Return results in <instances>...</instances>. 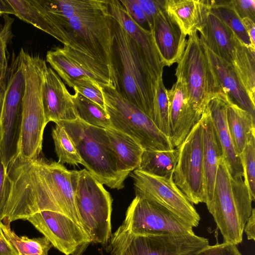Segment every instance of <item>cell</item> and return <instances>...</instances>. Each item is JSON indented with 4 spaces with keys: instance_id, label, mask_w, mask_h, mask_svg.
Instances as JSON below:
<instances>
[{
    "instance_id": "cell-1",
    "label": "cell",
    "mask_w": 255,
    "mask_h": 255,
    "mask_svg": "<svg viewBox=\"0 0 255 255\" xmlns=\"http://www.w3.org/2000/svg\"><path fill=\"white\" fill-rule=\"evenodd\" d=\"M8 194L0 216L3 223L26 219L41 211L62 213L82 227L77 209L72 171L58 162L15 157L7 169Z\"/></svg>"
},
{
    "instance_id": "cell-2",
    "label": "cell",
    "mask_w": 255,
    "mask_h": 255,
    "mask_svg": "<svg viewBox=\"0 0 255 255\" xmlns=\"http://www.w3.org/2000/svg\"><path fill=\"white\" fill-rule=\"evenodd\" d=\"M111 17L116 89L151 119L157 79L134 40Z\"/></svg>"
},
{
    "instance_id": "cell-3",
    "label": "cell",
    "mask_w": 255,
    "mask_h": 255,
    "mask_svg": "<svg viewBox=\"0 0 255 255\" xmlns=\"http://www.w3.org/2000/svg\"><path fill=\"white\" fill-rule=\"evenodd\" d=\"M55 123L65 130L82 164L99 182L111 189L124 188L129 173L123 170L105 129L90 125L79 118Z\"/></svg>"
},
{
    "instance_id": "cell-4",
    "label": "cell",
    "mask_w": 255,
    "mask_h": 255,
    "mask_svg": "<svg viewBox=\"0 0 255 255\" xmlns=\"http://www.w3.org/2000/svg\"><path fill=\"white\" fill-rule=\"evenodd\" d=\"M252 201L243 178L231 177L222 157L219 164L211 205L208 207L224 243L237 245L251 214Z\"/></svg>"
},
{
    "instance_id": "cell-5",
    "label": "cell",
    "mask_w": 255,
    "mask_h": 255,
    "mask_svg": "<svg viewBox=\"0 0 255 255\" xmlns=\"http://www.w3.org/2000/svg\"><path fill=\"white\" fill-rule=\"evenodd\" d=\"M25 80L20 133L16 157L22 160L38 158L47 125L42 100L45 61L21 49L19 52Z\"/></svg>"
},
{
    "instance_id": "cell-6",
    "label": "cell",
    "mask_w": 255,
    "mask_h": 255,
    "mask_svg": "<svg viewBox=\"0 0 255 255\" xmlns=\"http://www.w3.org/2000/svg\"><path fill=\"white\" fill-rule=\"evenodd\" d=\"M188 36L184 51L177 63L175 76L183 83L189 105L199 120L214 98L231 102L219 83L197 30Z\"/></svg>"
},
{
    "instance_id": "cell-7",
    "label": "cell",
    "mask_w": 255,
    "mask_h": 255,
    "mask_svg": "<svg viewBox=\"0 0 255 255\" xmlns=\"http://www.w3.org/2000/svg\"><path fill=\"white\" fill-rule=\"evenodd\" d=\"M77 209L91 242L107 244L112 235L113 199L103 185L88 170H71Z\"/></svg>"
},
{
    "instance_id": "cell-8",
    "label": "cell",
    "mask_w": 255,
    "mask_h": 255,
    "mask_svg": "<svg viewBox=\"0 0 255 255\" xmlns=\"http://www.w3.org/2000/svg\"><path fill=\"white\" fill-rule=\"evenodd\" d=\"M105 108L111 127L132 137L144 150L173 149L170 138L152 119L124 98L113 86L102 88Z\"/></svg>"
},
{
    "instance_id": "cell-9",
    "label": "cell",
    "mask_w": 255,
    "mask_h": 255,
    "mask_svg": "<svg viewBox=\"0 0 255 255\" xmlns=\"http://www.w3.org/2000/svg\"><path fill=\"white\" fill-rule=\"evenodd\" d=\"M64 36L65 46L105 63L115 74L112 27L108 7L73 16L64 28Z\"/></svg>"
},
{
    "instance_id": "cell-10",
    "label": "cell",
    "mask_w": 255,
    "mask_h": 255,
    "mask_svg": "<svg viewBox=\"0 0 255 255\" xmlns=\"http://www.w3.org/2000/svg\"><path fill=\"white\" fill-rule=\"evenodd\" d=\"M1 119L0 153L5 169L17 156L23 110L25 80L21 57L13 56L7 70Z\"/></svg>"
},
{
    "instance_id": "cell-11",
    "label": "cell",
    "mask_w": 255,
    "mask_h": 255,
    "mask_svg": "<svg viewBox=\"0 0 255 255\" xmlns=\"http://www.w3.org/2000/svg\"><path fill=\"white\" fill-rule=\"evenodd\" d=\"M135 236L194 235L193 227L167 209L135 196L123 223Z\"/></svg>"
},
{
    "instance_id": "cell-12",
    "label": "cell",
    "mask_w": 255,
    "mask_h": 255,
    "mask_svg": "<svg viewBox=\"0 0 255 255\" xmlns=\"http://www.w3.org/2000/svg\"><path fill=\"white\" fill-rule=\"evenodd\" d=\"M177 148L173 180L190 203H205L203 129L199 121Z\"/></svg>"
},
{
    "instance_id": "cell-13",
    "label": "cell",
    "mask_w": 255,
    "mask_h": 255,
    "mask_svg": "<svg viewBox=\"0 0 255 255\" xmlns=\"http://www.w3.org/2000/svg\"><path fill=\"white\" fill-rule=\"evenodd\" d=\"M132 171L129 175L133 180L135 196L167 209L192 227L198 226L199 214L173 178L153 175L138 169Z\"/></svg>"
},
{
    "instance_id": "cell-14",
    "label": "cell",
    "mask_w": 255,
    "mask_h": 255,
    "mask_svg": "<svg viewBox=\"0 0 255 255\" xmlns=\"http://www.w3.org/2000/svg\"><path fill=\"white\" fill-rule=\"evenodd\" d=\"M122 255H194L209 245L207 238L190 236H135L122 224L117 229Z\"/></svg>"
},
{
    "instance_id": "cell-15",
    "label": "cell",
    "mask_w": 255,
    "mask_h": 255,
    "mask_svg": "<svg viewBox=\"0 0 255 255\" xmlns=\"http://www.w3.org/2000/svg\"><path fill=\"white\" fill-rule=\"evenodd\" d=\"M46 58L58 75L71 88L74 80L87 77L101 88H116L115 75L108 66L68 46L64 45L48 51Z\"/></svg>"
},
{
    "instance_id": "cell-16",
    "label": "cell",
    "mask_w": 255,
    "mask_h": 255,
    "mask_svg": "<svg viewBox=\"0 0 255 255\" xmlns=\"http://www.w3.org/2000/svg\"><path fill=\"white\" fill-rule=\"evenodd\" d=\"M28 221L52 246L65 255H73L78 248L91 240L84 229L68 216L57 212L41 211Z\"/></svg>"
},
{
    "instance_id": "cell-17",
    "label": "cell",
    "mask_w": 255,
    "mask_h": 255,
    "mask_svg": "<svg viewBox=\"0 0 255 255\" xmlns=\"http://www.w3.org/2000/svg\"><path fill=\"white\" fill-rule=\"evenodd\" d=\"M42 100L47 124L78 118L72 95L58 74L47 66L43 75Z\"/></svg>"
},
{
    "instance_id": "cell-18",
    "label": "cell",
    "mask_w": 255,
    "mask_h": 255,
    "mask_svg": "<svg viewBox=\"0 0 255 255\" xmlns=\"http://www.w3.org/2000/svg\"><path fill=\"white\" fill-rule=\"evenodd\" d=\"M151 32L164 66L177 63L185 48L186 36L165 7L154 18Z\"/></svg>"
},
{
    "instance_id": "cell-19",
    "label": "cell",
    "mask_w": 255,
    "mask_h": 255,
    "mask_svg": "<svg viewBox=\"0 0 255 255\" xmlns=\"http://www.w3.org/2000/svg\"><path fill=\"white\" fill-rule=\"evenodd\" d=\"M170 128V140L177 148L184 140L193 126L199 121L188 102L183 83L179 80L167 91Z\"/></svg>"
},
{
    "instance_id": "cell-20",
    "label": "cell",
    "mask_w": 255,
    "mask_h": 255,
    "mask_svg": "<svg viewBox=\"0 0 255 255\" xmlns=\"http://www.w3.org/2000/svg\"><path fill=\"white\" fill-rule=\"evenodd\" d=\"M110 15L118 21L136 42L153 71L157 79L163 75V64L151 31L136 23L128 13L120 0H109Z\"/></svg>"
},
{
    "instance_id": "cell-21",
    "label": "cell",
    "mask_w": 255,
    "mask_h": 255,
    "mask_svg": "<svg viewBox=\"0 0 255 255\" xmlns=\"http://www.w3.org/2000/svg\"><path fill=\"white\" fill-rule=\"evenodd\" d=\"M203 129L205 203L211 204L218 168L223 153L208 107L200 119Z\"/></svg>"
},
{
    "instance_id": "cell-22",
    "label": "cell",
    "mask_w": 255,
    "mask_h": 255,
    "mask_svg": "<svg viewBox=\"0 0 255 255\" xmlns=\"http://www.w3.org/2000/svg\"><path fill=\"white\" fill-rule=\"evenodd\" d=\"M209 5L197 30L203 44L220 58L231 64L236 36L219 18L210 11Z\"/></svg>"
},
{
    "instance_id": "cell-23",
    "label": "cell",
    "mask_w": 255,
    "mask_h": 255,
    "mask_svg": "<svg viewBox=\"0 0 255 255\" xmlns=\"http://www.w3.org/2000/svg\"><path fill=\"white\" fill-rule=\"evenodd\" d=\"M228 104L221 99L216 98L210 101L208 107L221 145L223 157L230 175L235 179L244 178L241 158L235 150L228 128L226 108Z\"/></svg>"
},
{
    "instance_id": "cell-24",
    "label": "cell",
    "mask_w": 255,
    "mask_h": 255,
    "mask_svg": "<svg viewBox=\"0 0 255 255\" xmlns=\"http://www.w3.org/2000/svg\"><path fill=\"white\" fill-rule=\"evenodd\" d=\"M204 46L219 83L230 102L255 117V104L239 80L232 65Z\"/></svg>"
},
{
    "instance_id": "cell-25",
    "label": "cell",
    "mask_w": 255,
    "mask_h": 255,
    "mask_svg": "<svg viewBox=\"0 0 255 255\" xmlns=\"http://www.w3.org/2000/svg\"><path fill=\"white\" fill-rule=\"evenodd\" d=\"M208 7L209 0H165L166 10L174 18L186 36L197 30Z\"/></svg>"
},
{
    "instance_id": "cell-26",
    "label": "cell",
    "mask_w": 255,
    "mask_h": 255,
    "mask_svg": "<svg viewBox=\"0 0 255 255\" xmlns=\"http://www.w3.org/2000/svg\"><path fill=\"white\" fill-rule=\"evenodd\" d=\"M255 118L234 104H227L228 128L235 150L240 156L248 142L255 135Z\"/></svg>"
},
{
    "instance_id": "cell-27",
    "label": "cell",
    "mask_w": 255,
    "mask_h": 255,
    "mask_svg": "<svg viewBox=\"0 0 255 255\" xmlns=\"http://www.w3.org/2000/svg\"><path fill=\"white\" fill-rule=\"evenodd\" d=\"M231 64L251 101L255 104V49L237 37Z\"/></svg>"
},
{
    "instance_id": "cell-28",
    "label": "cell",
    "mask_w": 255,
    "mask_h": 255,
    "mask_svg": "<svg viewBox=\"0 0 255 255\" xmlns=\"http://www.w3.org/2000/svg\"><path fill=\"white\" fill-rule=\"evenodd\" d=\"M106 131L122 169L130 173L139 167L144 149L128 135L112 127Z\"/></svg>"
},
{
    "instance_id": "cell-29",
    "label": "cell",
    "mask_w": 255,
    "mask_h": 255,
    "mask_svg": "<svg viewBox=\"0 0 255 255\" xmlns=\"http://www.w3.org/2000/svg\"><path fill=\"white\" fill-rule=\"evenodd\" d=\"M179 155V149L167 150H144L137 168L149 174L173 178Z\"/></svg>"
},
{
    "instance_id": "cell-30",
    "label": "cell",
    "mask_w": 255,
    "mask_h": 255,
    "mask_svg": "<svg viewBox=\"0 0 255 255\" xmlns=\"http://www.w3.org/2000/svg\"><path fill=\"white\" fill-rule=\"evenodd\" d=\"M1 228L5 238L18 252L19 255H48L52 245L44 236L30 239L17 236L10 224L1 223Z\"/></svg>"
},
{
    "instance_id": "cell-31",
    "label": "cell",
    "mask_w": 255,
    "mask_h": 255,
    "mask_svg": "<svg viewBox=\"0 0 255 255\" xmlns=\"http://www.w3.org/2000/svg\"><path fill=\"white\" fill-rule=\"evenodd\" d=\"M78 118L86 123L96 127L106 129L111 127L106 110L79 93L72 95Z\"/></svg>"
},
{
    "instance_id": "cell-32",
    "label": "cell",
    "mask_w": 255,
    "mask_h": 255,
    "mask_svg": "<svg viewBox=\"0 0 255 255\" xmlns=\"http://www.w3.org/2000/svg\"><path fill=\"white\" fill-rule=\"evenodd\" d=\"M209 5L210 11L224 22L242 43L252 47L242 19L229 4L228 0H209Z\"/></svg>"
},
{
    "instance_id": "cell-33",
    "label": "cell",
    "mask_w": 255,
    "mask_h": 255,
    "mask_svg": "<svg viewBox=\"0 0 255 255\" xmlns=\"http://www.w3.org/2000/svg\"><path fill=\"white\" fill-rule=\"evenodd\" d=\"M162 76L157 78L153 101L152 120L157 128L170 138L168 100Z\"/></svg>"
},
{
    "instance_id": "cell-34",
    "label": "cell",
    "mask_w": 255,
    "mask_h": 255,
    "mask_svg": "<svg viewBox=\"0 0 255 255\" xmlns=\"http://www.w3.org/2000/svg\"><path fill=\"white\" fill-rule=\"evenodd\" d=\"M52 136L58 163L73 166L82 164V160L73 142L62 126L55 124L52 130Z\"/></svg>"
},
{
    "instance_id": "cell-35",
    "label": "cell",
    "mask_w": 255,
    "mask_h": 255,
    "mask_svg": "<svg viewBox=\"0 0 255 255\" xmlns=\"http://www.w3.org/2000/svg\"><path fill=\"white\" fill-rule=\"evenodd\" d=\"M240 158L244 172V180L253 201L255 199V135L248 142Z\"/></svg>"
},
{
    "instance_id": "cell-36",
    "label": "cell",
    "mask_w": 255,
    "mask_h": 255,
    "mask_svg": "<svg viewBox=\"0 0 255 255\" xmlns=\"http://www.w3.org/2000/svg\"><path fill=\"white\" fill-rule=\"evenodd\" d=\"M3 24L0 26V86L6 81L7 72V46L12 37L13 19L5 14Z\"/></svg>"
},
{
    "instance_id": "cell-37",
    "label": "cell",
    "mask_w": 255,
    "mask_h": 255,
    "mask_svg": "<svg viewBox=\"0 0 255 255\" xmlns=\"http://www.w3.org/2000/svg\"><path fill=\"white\" fill-rule=\"evenodd\" d=\"M72 88L86 98L105 109L101 86L91 78L84 77L74 80Z\"/></svg>"
},
{
    "instance_id": "cell-38",
    "label": "cell",
    "mask_w": 255,
    "mask_h": 255,
    "mask_svg": "<svg viewBox=\"0 0 255 255\" xmlns=\"http://www.w3.org/2000/svg\"><path fill=\"white\" fill-rule=\"evenodd\" d=\"M133 20L145 30L150 31L145 13L136 0H120Z\"/></svg>"
},
{
    "instance_id": "cell-39",
    "label": "cell",
    "mask_w": 255,
    "mask_h": 255,
    "mask_svg": "<svg viewBox=\"0 0 255 255\" xmlns=\"http://www.w3.org/2000/svg\"><path fill=\"white\" fill-rule=\"evenodd\" d=\"M228 3L241 19L248 18L255 22V0H228Z\"/></svg>"
},
{
    "instance_id": "cell-40",
    "label": "cell",
    "mask_w": 255,
    "mask_h": 255,
    "mask_svg": "<svg viewBox=\"0 0 255 255\" xmlns=\"http://www.w3.org/2000/svg\"><path fill=\"white\" fill-rule=\"evenodd\" d=\"M194 255H242L236 245L223 243L207 246Z\"/></svg>"
},
{
    "instance_id": "cell-41",
    "label": "cell",
    "mask_w": 255,
    "mask_h": 255,
    "mask_svg": "<svg viewBox=\"0 0 255 255\" xmlns=\"http://www.w3.org/2000/svg\"><path fill=\"white\" fill-rule=\"evenodd\" d=\"M165 0H136L145 14L150 31L153 21L158 12L165 7Z\"/></svg>"
},
{
    "instance_id": "cell-42",
    "label": "cell",
    "mask_w": 255,
    "mask_h": 255,
    "mask_svg": "<svg viewBox=\"0 0 255 255\" xmlns=\"http://www.w3.org/2000/svg\"><path fill=\"white\" fill-rule=\"evenodd\" d=\"M8 194L7 170L0 153V216L7 201Z\"/></svg>"
},
{
    "instance_id": "cell-43",
    "label": "cell",
    "mask_w": 255,
    "mask_h": 255,
    "mask_svg": "<svg viewBox=\"0 0 255 255\" xmlns=\"http://www.w3.org/2000/svg\"><path fill=\"white\" fill-rule=\"evenodd\" d=\"M255 210L253 208L251 214L248 219L245 225L244 231L245 232L249 240H255Z\"/></svg>"
},
{
    "instance_id": "cell-44",
    "label": "cell",
    "mask_w": 255,
    "mask_h": 255,
    "mask_svg": "<svg viewBox=\"0 0 255 255\" xmlns=\"http://www.w3.org/2000/svg\"><path fill=\"white\" fill-rule=\"evenodd\" d=\"M0 255H19L10 242L1 235H0Z\"/></svg>"
},
{
    "instance_id": "cell-45",
    "label": "cell",
    "mask_w": 255,
    "mask_h": 255,
    "mask_svg": "<svg viewBox=\"0 0 255 255\" xmlns=\"http://www.w3.org/2000/svg\"><path fill=\"white\" fill-rule=\"evenodd\" d=\"M242 21L249 37L251 45L255 49V22L248 18H243Z\"/></svg>"
},
{
    "instance_id": "cell-46",
    "label": "cell",
    "mask_w": 255,
    "mask_h": 255,
    "mask_svg": "<svg viewBox=\"0 0 255 255\" xmlns=\"http://www.w3.org/2000/svg\"><path fill=\"white\" fill-rule=\"evenodd\" d=\"M110 247L112 255H122L121 240L117 231L111 236Z\"/></svg>"
},
{
    "instance_id": "cell-47",
    "label": "cell",
    "mask_w": 255,
    "mask_h": 255,
    "mask_svg": "<svg viewBox=\"0 0 255 255\" xmlns=\"http://www.w3.org/2000/svg\"><path fill=\"white\" fill-rule=\"evenodd\" d=\"M2 14H15L14 10L8 0H0V15Z\"/></svg>"
},
{
    "instance_id": "cell-48",
    "label": "cell",
    "mask_w": 255,
    "mask_h": 255,
    "mask_svg": "<svg viewBox=\"0 0 255 255\" xmlns=\"http://www.w3.org/2000/svg\"><path fill=\"white\" fill-rule=\"evenodd\" d=\"M6 87V81L0 86V123L1 122V116L3 109L4 94Z\"/></svg>"
},
{
    "instance_id": "cell-49",
    "label": "cell",
    "mask_w": 255,
    "mask_h": 255,
    "mask_svg": "<svg viewBox=\"0 0 255 255\" xmlns=\"http://www.w3.org/2000/svg\"><path fill=\"white\" fill-rule=\"evenodd\" d=\"M90 244L84 243L79 246L72 255H82Z\"/></svg>"
},
{
    "instance_id": "cell-50",
    "label": "cell",
    "mask_w": 255,
    "mask_h": 255,
    "mask_svg": "<svg viewBox=\"0 0 255 255\" xmlns=\"http://www.w3.org/2000/svg\"><path fill=\"white\" fill-rule=\"evenodd\" d=\"M1 138H2V128H1V124L0 123V141L1 140Z\"/></svg>"
},
{
    "instance_id": "cell-51",
    "label": "cell",
    "mask_w": 255,
    "mask_h": 255,
    "mask_svg": "<svg viewBox=\"0 0 255 255\" xmlns=\"http://www.w3.org/2000/svg\"><path fill=\"white\" fill-rule=\"evenodd\" d=\"M1 223H2V222L0 220V235L4 236L3 233L2 231L1 230Z\"/></svg>"
}]
</instances>
